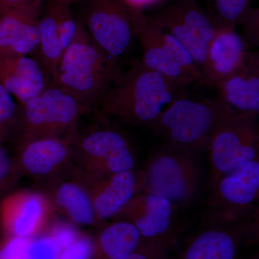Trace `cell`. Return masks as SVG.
I'll list each match as a JSON object with an SVG mask.
<instances>
[{"label":"cell","instance_id":"cell-1","mask_svg":"<svg viewBox=\"0 0 259 259\" xmlns=\"http://www.w3.org/2000/svg\"><path fill=\"white\" fill-rule=\"evenodd\" d=\"M184 88L134 59L120 69L97 107L106 118L150 127L172 102L187 94Z\"/></svg>","mask_w":259,"mask_h":259},{"label":"cell","instance_id":"cell-2","mask_svg":"<svg viewBox=\"0 0 259 259\" xmlns=\"http://www.w3.org/2000/svg\"><path fill=\"white\" fill-rule=\"evenodd\" d=\"M120 63L102 51L80 23L61 56L52 83L93 109L120 72Z\"/></svg>","mask_w":259,"mask_h":259},{"label":"cell","instance_id":"cell-3","mask_svg":"<svg viewBox=\"0 0 259 259\" xmlns=\"http://www.w3.org/2000/svg\"><path fill=\"white\" fill-rule=\"evenodd\" d=\"M236 113L218 97L198 98L186 94L172 102L150 127L168 144L192 151L208 150L217 130Z\"/></svg>","mask_w":259,"mask_h":259},{"label":"cell","instance_id":"cell-4","mask_svg":"<svg viewBox=\"0 0 259 259\" xmlns=\"http://www.w3.org/2000/svg\"><path fill=\"white\" fill-rule=\"evenodd\" d=\"M92 110V107L51 83L42 93L20 105L15 136L16 146L34 140L62 136Z\"/></svg>","mask_w":259,"mask_h":259},{"label":"cell","instance_id":"cell-5","mask_svg":"<svg viewBox=\"0 0 259 259\" xmlns=\"http://www.w3.org/2000/svg\"><path fill=\"white\" fill-rule=\"evenodd\" d=\"M74 169L84 183L114 174L130 171L136 164L128 139L108 126H95L76 132L74 146Z\"/></svg>","mask_w":259,"mask_h":259},{"label":"cell","instance_id":"cell-6","mask_svg":"<svg viewBox=\"0 0 259 259\" xmlns=\"http://www.w3.org/2000/svg\"><path fill=\"white\" fill-rule=\"evenodd\" d=\"M192 151L168 144L150 158L145 174L146 192L159 194L175 205L191 202L198 190L200 172Z\"/></svg>","mask_w":259,"mask_h":259},{"label":"cell","instance_id":"cell-7","mask_svg":"<svg viewBox=\"0 0 259 259\" xmlns=\"http://www.w3.org/2000/svg\"><path fill=\"white\" fill-rule=\"evenodd\" d=\"M75 5L76 18L102 51L119 61L128 54L136 37L124 0H79Z\"/></svg>","mask_w":259,"mask_h":259},{"label":"cell","instance_id":"cell-8","mask_svg":"<svg viewBox=\"0 0 259 259\" xmlns=\"http://www.w3.org/2000/svg\"><path fill=\"white\" fill-rule=\"evenodd\" d=\"M257 117L258 114H235L213 136L208 151L214 185L258 157Z\"/></svg>","mask_w":259,"mask_h":259},{"label":"cell","instance_id":"cell-9","mask_svg":"<svg viewBox=\"0 0 259 259\" xmlns=\"http://www.w3.org/2000/svg\"><path fill=\"white\" fill-rule=\"evenodd\" d=\"M148 17L155 25L176 37L201 71L217 30L207 10L199 6L197 0H178Z\"/></svg>","mask_w":259,"mask_h":259},{"label":"cell","instance_id":"cell-10","mask_svg":"<svg viewBox=\"0 0 259 259\" xmlns=\"http://www.w3.org/2000/svg\"><path fill=\"white\" fill-rule=\"evenodd\" d=\"M56 210L44 192L18 190L0 200V233L34 238L45 233L56 219Z\"/></svg>","mask_w":259,"mask_h":259},{"label":"cell","instance_id":"cell-11","mask_svg":"<svg viewBox=\"0 0 259 259\" xmlns=\"http://www.w3.org/2000/svg\"><path fill=\"white\" fill-rule=\"evenodd\" d=\"M77 130L78 125L62 136L16 146L15 158L21 177L51 180L73 168Z\"/></svg>","mask_w":259,"mask_h":259},{"label":"cell","instance_id":"cell-12","mask_svg":"<svg viewBox=\"0 0 259 259\" xmlns=\"http://www.w3.org/2000/svg\"><path fill=\"white\" fill-rule=\"evenodd\" d=\"M45 0L0 11V56H36L39 18Z\"/></svg>","mask_w":259,"mask_h":259},{"label":"cell","instance_id":"cell-13","mask_svg":"<svg viewBox=\"0 0 259 259\" xmlns=\"http://www.w3.org/2000/svg\"><path fill=\"white\" fill-rule=\"evenodd\" d=\"M173 206L159 194L146 192L136 194L117 215L133 223L144 241L176 240L171 228Z\"/></svg>","mask_w":259,"mask_h":259},{"label":"cell","instance_id":"cell-14","mask_svg":"<svg viewBox=\"0 0 259 259\" xmlns=\"http://www.w3.org/2000/svg\"><path fill=\"white\" fill-rule=\"evenodd\" d=\"M47 194L55 209L75 226L100 224L94 209L88 187L74 168L49 180Z\"/></svg>","mask_w":259,"mask_h":259},{"label":"cell","instance_id":"cell-15","mask_svg":"<svg viewBox=\"0 0 259 259\" xmlns=\"http://www.w3.org/2000/svg\"><path fill=\"white\" fill-rule=\"evenodd\" d=\"M248 49L249 44L236 30L217 28L201 70L202 80L197 85L213 88L236 72L246 60Z\"/></svg>","mask_w":259,"mask_h":259},{"label":"cell","instance_id":"cell-16","mask_svg":"<svg viewBox=\"0 0 259 259\" xmlns=\"http://www.w3.org/2000/svg\"><path fill=\"white\" fill-rule=\"evenodd\" d=\"M131 9L135 34L142 49V62L153 71L163 74L182 88H185L195 81L183 68L172 58L163 45L157 25L153 23L141 10Z\"/></svg>","mask_w":259,"mask_h":259},{"label":"cell","instance_id":"cell-17","mask_svg":"<svg viewBox=\"0 0 259 259\" xmlns=\"http://www.w3.org/2000/svg\"><path fill=\"white\" fill-rule=\"evenodd\" d=\"M51 83L50 75L35 58L0 56V85L20 105L42 93Z\"/></svg>","mask_w":259,"mask_h":259},{"label":"cell","instance_id":"cell-18","mask_svg":"<svg viewBox=\"0 0 259 259\" xmlns=\"http://www.w3.org/2000/svg\"><path fill=\"white\" fill-rule=\"evenodd\" d=\"M218 98L238 113L259 112V54L250 52L236 72L214 85Z\"/></svg>","mask_w":259,"mask_h":259},{"label":"cell","instance_id":"cell-19","mask_svg":"<svg viewBox=\"0 0 259 259\" xmlns=\"http://www.w3.org/2000/svg\"><path fill=\"white\" fill-rule=\"evenodd\" d=\"M99 222L114 218L139 190V182L133 170L114 174L85 183Z\"/></svg>","mask_w":259,"mask_h":259},{"label":"cell","instance_id":"cell-20","mask_svg":"<svg viewBox=\"0 0 259 259\" xmlns=\"http://www.w3.org/2000/svg\"><path fill=\"white\" fill-rule=\"evenodd\" d=\"M248 236L241 227H212L194 236L179 259H237Z\"/></svg>","mask_w":259,"mask_h":259},{"label":"cell","instance_id":"cell-21","mask_svg":"<svg viewBox=\"0 0 259 259\" xmlns=\"http://www.w3.org/2000/svg\"><path fill=\"white\" fill-rule=\"evenodd\" d=\"M216 205L243 208L253 203L258 197L259 162L258 158L221 177L216 182Z\"/></svg>","mask_w":259,"mask_h":259},{"label":"cell","instance_id":"cell-22","mask_svg":"<svg viewBox=\"0 0 259 259\" xmlns=\"http://www.w3.org/2000/svg\"><path fill=\"white\" fill-rule=\"evenodd\" d=\"M64 3L59 0H48L39 18L40 42L36 59L51 79L65 51L61 32V15Z\"/></svg>","mask_w":259,"mask_h":259},{"label":"cell","instance_id":"cell-23","mask_svg":"<svg viewBox=\"0 0 259 259\" xmlns=\"http://www.w3.org/2000/svg\"><path fill=\"white\" fill-rule=\"evenodd\" d=\"M95 250L92 259H125L143 243L138 228L124 220L104 227L94 237Z\"/></svg>","mask_w":259,"mask_h":259},{"label":"cell","instance_id":"cell-24","mask_svg":"<svg viewBox=\"0 0 259 259\" xmlns=\"http://www.w3.org/2000/svg\"><path fill=\"white\" fill-rule=\"evenodd\" d=\"M252 0H207L209 17L217 28L236 30L252 10Z\"/></svg>","mask_w":259,"mask_h":259},{"label":"cell","instance_id":"cell-25","mask_svg":"<svg viewBox=\"0 0 259 259\" xmlns=\"http://www.w3.org/2000/svg\"><path fill=\"white\" fill-rule=\"evenodd\" d=\"M20 113V105L13 100L0 85V142L6 143L15 139Z\"/></svg>","mask_w":259,"mask_h":259},{"label":"cell","instance_id":"cell-26","mask_svg":"<svg viewBox=\"0 0 259 259\" xmlns=\"http://www.w3.org/2000/svg\"><path fill=\"white\" fill-rule=\"evenodd\" d=\"M21 177L15 156L10 155L5 143L0 142V200Z\"/></svg>","mask_w":259,"mask_h":259},{"label":"cell","instance_id":"cell-27","mask_svg":"<svg viewBox=\"0 0 259 259\" xmlns=\"http://www.w3.org/2000/svg\"><path fill=\"white\" fill-rule=\"evenodd\" d=\"M94 250V236L81 231L74 241L60 250L57 259H92Z\"/></svg>","mask_w":259,"mask_h":259},{"label":"cell","instance_id":"cell-28","mask_svg":"<svg viewBox=\"0 0 259 259\" xmlns=\"http://www.w3.org/2000/svg\"><path fill=\"white\" fill-rule=\"evenodd\" d=\"M31 239L0 233V259H30Z\"/></svg>","mask_w":259,"mask_h":259},{"label":"cell","instance_id":"cell-29","mask_svg":"<svg viewBox=\"0 0 259 259\" xmlns=\"http://www.w3.org/2000/svg\"><path fill=\"white\" fill-rule=\"evenodd\" d=\"M176 240L143 241L137 250L125 259H162L168 255Z\"/></svg>","mask_w":259,"mask_h":259},{"label":"cell","instance_id":"cell-30","mask_svg":"<svg viewBox=\"0 0 259 259\" xmlns=\"http://www.w3.org/2000/svg\"><path fill=\"white\" fill-rule=\"evenodd\" d=\"M59 251L55 240L47 233L32 238L30 242V259H57Z\"/></svg>","mask_w":259,"mask_h":259},{"label":"cell","instance_id":"cell-31","mask_svg":"<svg viewBox=\"0 0 259 259\" xmlns=\"http://www.w3.org/2000/svg\"><path fill=\"white\" fill-rule=\"evenodd\" d=\"M258 9L252 8L249 14L241 24L244 30L245 41L258 45Z\"/></svg>","mask_w":259,"mask_h":259},{"label":"cell","instance_id":"cell-32","mask_svg":"<svg viewBox=\"0 0 259 259\" xmlns=\"http://www.w3.org/2000/svg\"><path fill=\"white\" fill-rule=\"evenodd\" d=\"M164 0H124L126 5L132 9L144 11L146 8H152L163 3Z\"/></svg>","mask_w":259,"mask_h":259},{"label":"cell","instance_id":"cell-33","mask_svg":"<svg viewBox=\"0 0 259 259\" xmlns=\"http://www.w3.org/2000/svg\"><path fill=\"white\" fill-rule=\"evenodd\" d=\"M36 0H0V11L30 4Z\"/></svg>","mask_w":259,"mask_h":259},{"label":"cell","instance_id":"cell-34","mask_svg":"<svg viewBox=\"0 0 259 259\" xmlns=\"http://www.w3.org/2000/svg\"><path fill=\"white\" fill-rule=\"evenodd\" d=\"M61 3H64V4L69 5L70 6H72L76 4L79 0H59Z\"/></svg>","mask_w":259,"mask_h":259},{"label":"cell","instance_id":"cell-35","mask_svg":"<svg viewBox=\"0 0 259 259\" xmlns=\"http://www.w3.org/2000/svg\"><path fill=\"white\" fill-rule=\"evenodd\" d=\"M162 259H175V258H171V257H169V256H168V255H167L166 257H165V258H163Z\"/></svg>","mask_w":259,"mask_h":259},{"label":"cell","instance_id":"cell-36","mask_svg":"<svg viewBox=\"0 0 259 259\" xmlns=\"http://www.w3.org/2000/svg\"><path fill=\"white\" fill-rule=\"evenodd\" d=\"M252 259H258V256H255V257H253V258Z\"/></svg>","mask_w":259,"mask_h":259}]
</instances>
